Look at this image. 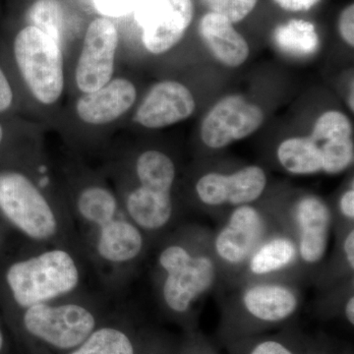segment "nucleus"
Masks as SVG:
<instances>
[{
	"mask_svg": "<svg viewBox=\"0 0 354 354\" xmlns=\"http://www.w3.org/2000/svg\"><path fill=\"white\" fill-rule=\"evenodd\" d=\"M135 169L140 186L171 193L176 169V165L167 153L158 150L145 151L137 158Z\"/></svg>",
	"mask_w": 354,
	"mask_h": 354,
	"instance_id": "aec40b11",
	"label": "nucleus"
},
{
	"mask_svg": "<svg viewBox=\"0 0 354 354\" xmlns=\"http://www.w3.org/2000/svg\"><path fill=\"white\" fill-rule=\"evenodd\" d=\"M344 250L346 261L351 270L354 269V230L348 232L344 242Z\"/></svg>",
	"mask_w": 354,
	"mask_h": 354,
	"instance_id": "72a5a7b5",
	"label": "nucleus"
},
{
	"mask_svg": "<svg viewBox=\"0 0 354 354\" xmlns=\"http://www.w3.org/2000/svg\"><path fill=\"white\" fill-rule=\"evenodd\" d=\"M274 44L281 53L290 57L304 58L315 55L320 39L315 27L304 20H291L274 30Z\"/></svg>",
	"mask_w": 354,
	"mask_h": 354,
	"instance_id": "6ab92c4d",
	"label": "nucleus"
},
{
	"mask_svg": "<svg viewBox=\"0 0 354 354\" xmlns=\"http://www.w3.org/2000/svg\"><path fill=\"white\" fill-rule=\"evenodd\" d=\"M76 208L83 221L99 228L116 218L118 203L108 188L91 185L79 193Z\"/></svg>",
	"mask_w": 354,
	"mask_h": 354,
	"instance_id": "412c9836",
	"label": "nucleus"
},
{
	"mask_svg": "<svg viewBox=\"0 0 354 354\" xmlns=\"http://www.w3.org/2000/svg\"><path fill=\"white\" fill-rule=\"evenodd\" d=\"M339 209L342 215L348 220L353 221L354 218V190L353 188L348 189L344 193L339 201Z\"/></svg>",
	"mask_w": 354,
	"mask_h": 354,
	"instance_id": "473e14b6",
	"label": "nucleus"
},
{
	"mask_svg": "<svg viewBox=\"0 0 354 354\" xmlns=\"http://www.w3.org/2000/svg\"><path fill=\"white\" fill-rule=\"evenodd\" d=\"M264 228V218L257 209L249 205L237 207L216 235V254L228 264H241L257 246Z\"/></svg>",
	"mask_w": 354,
	"mask_h": 354,
	"instance_id": "9b49d317",
	"label": "nucleus"
},
{
	"mask_svg": "<svg viewBox=\"0 0 354 354\" xmlns=\"http://www.w3.org/2000/svg\"><path fill=\"white\" fill-rule=\"evenodd\" d=\"M297 244L288 237L270 239L253 253L249 268L254 274H268L285 269L297 259Z\"/></svg>",
	"mask_w": 354,
	"mask_h": 354,
	"instance_id": "4be33fe9",
	"label": "nucleus"
},
{
	"mask_svg": "<svg viewBox=\"0 0 354 354\" xmlns=\"http://www.w3.org/2000/svg\"><path fill=\"white\" fill-rule=\"evenodd\" d=\"M118 41V29L108 18H97L88 25L75 69L76 86L82 94L113 79Z\"/></svg>",
	"mask_w": 354,
	"mask_h": 354,
	"instance_id": "0eeeda50",
	"label": "nucleus"
},
{
	"mask_svg": "<svg viewBox=\"0 0 354 354\" xmlns=\"http://www.w3.org/2000/svg\"><path fill=\"white\" fill-rule=\"evenodd\" d=\"M320 148L323 158L322 171L326 174H341L353 162L354 147L351 138L325 141Z\"/></svg>",
	"mask_w": 354,
	"mask_h": 354,
	"instance_id": "a878e982",
	"label": "nucleus"
},
{
	"mask_svg": "<svg viewBox=\"0 0 354 354\" xmlns=\"http://www.w3.org/2000/svg\"><path fill=\"white\" fill-rule=\"evenodd\" d=\"M354 6H348L339 17V29L342 38L348 46H354Z\"/></svg>",
	"mask_w": 354,
	"mask_h": 354,
	"instance_id": "c85d7f7f",
	"label": "nucleus"
},
{
	"mask_svg": "<svg viewBox=\"0 0 354 354\" xmlns=\"http://www.w3.org/2000/svg\"><path fill=\"white\" fill-rule=\"evenodd\" d=\"M212 12L220 14L232 23L241 22L251 13L257 0H203Z\"/></svg>",
	"mask_w": 354,
	"mask_h": 354,
	"instance_id": "bb28decb",
	"label": "nucleus"
},
{
	"mask_svg": "<svg viewBox=\"0 0 354 354\" xmlns=\"http://www.w3.org/2000/svg\"><path fill=\"white\" fill-rule=\"evenodd\" d=\"M143 0H94L95 8L106 16L127 15L135 11Z\"/></svg>",
	"mask_w": 354,
	"mask_h": 354,
	"instance_id": "cd10ccee",
	"label": "nucleus"
},
{
	"mask_svg": "<svg viewBox=\"0 0 354 354\" xmlns=\"http://www.w3.org/2000/svg\"><path fill=\"white\" fill-rule=\"evenodd\" d=\"M127 215L141 230H158L171 221L174 206L171 193L138 186L128 193L125 201Z\"/></svg>",
	"mask_w": 354,
	"mask_h": 354,
	"instance_id": "f3484780",
	"label": "nucleus"
},
{
	"mask_svg": "<svg viewBox=\"0 0 354 354\" xmlns=\"http://www.w3.org/2000/svg\"><path fill=\"white\" fill-rule=\"evenodd\" d=\"M196 108L189 88L177 81L165 80L150 88L134 120L148 129H160L187 120Z\"/></svg>",
	"mask_w": 354,
	"mask_h": 354,
	"instance_id": "9d476101",
	"label": "nucleus"
},
{
	"mask_svg": "<svg viewBox=\"0 0 354 354\" xmlns=\"http://www.w3.org/2000/svg\"><path fill=\"white\" fill-rule=\"evenodd\" d=\"M137 90L131 81L113 78L94 92L86 93L77 100V115L84 123L104 125L118 120L136 102Z\"/></svg>",
	"mask_w": 354,
	"mask_h": 354,
	"instance_id": "f8f14e48",
	"label": "nucleus"
},
{
	"mask_svg": "<svg viewBox=\"0 0 354 354\" xmlns=\"http://www.w3.org/2000/svg\"><path fill=\"white\" fill-rule=\"evenodd\" d=\"M23 326L32 337L62 351L80 346L97 327L94 313L78 304L35 305L23 310Z\"/></svg>",
	"mask_w": 354,
	"mask_h": 354,
	"instance_id": "39448f33",
	"label": "nucleus"
},
{
	"mask_svg": "<svg viewBox=\"0 0 354 354\" xmlns=\"http://www.w3.org/2000/svg\"><path fill=\"white\" fill-rule=\"evenodd\" d=\"M295 218L299 232L298 253L306 264H317L326 255L329 243V207L321 198L307 195L295 205Z\"/></svg>",
	"mask_w": 354,
	"mask_h": 354,
	"instance_id": "ddd939ff",
	"label": "nucleus"
},
{
	"mask_svg": "<svg viewBox=\"0 0 354 354\" xmlns=\"http://www.w3.org/2000/svg\"><path fill=\"white\" fill-rule=\"evenodd\" d=\"M4 140V129L3 127H2L1 123H0V147H1L2 143H3Z\"/></svg>",
	"mask_w": 354,
	"mask_h": 354,
	"instance_id": "e433bc0d",
	"label": "nucleus"
},
{
	"mask_svg": "<svg viewBox=\"0 0 354 354\" xmlns=\"http://www.w3.org/2000/svg\"><path fill=\"white\" fill-rule=\"evenodd\" d=\"M267 185L265 171L257 165H249L234 174L209 172L198 180L196 193L209 206H243L256 201Z\"/></svg>",
	"mask_w": 354,
	"mask_h": 354,
	"instance_id": "1a4fd4ad",
	"label": "nucleus"
},
{
	"mask_svg": "<svg viewBox=\"0 0 354 354\" xmlns=\"http://www.w3.org/2000/svg\"><path fill=\"white\" fill-rule=\"evenodd\" d=\"M0 215L32 241H50L59 228L43 191L27 174L14 169L0 171Z\"/></svg>",
	"mask_w": 354,
	"mask_h": 354,
	"instance_id": "7ed1b4c3",
	"label": "nucleus"
},
{
	"mask_svg": "<svg viewBox=\"0 0 354 354\" xmlns=\"http://www.w3.org/2000/svg\"><path fill=\"white\" fill-rule=\"evenodd\" d=\"M250 354H295L283 342L268 339L256 344Z\"/></svg>",
	"mask_w": 354,
	"mask_h": 354,
	"instance_id": "7c9ffc66",
	"label": "nucleus"
},
{
	"mask_svg": "<svg viewBox=\"0 0 354 354\" xmlns=\"http://www.w3.org/2000/svg\"><path fill=\"white\" fill-rule=\"evenodd\" d=\"M199 32L212 55L221 64L239 67L248 58L249 46L245 39L220 14L207 13L200 21Z\"/></svg>",
	"mask_w": 354,
	"mask_h": 354,
	"instance_id": "4468645a",
	"label": "nucleus"
},
{
	"mask_svg": "<svg viewBox=\"0 0 354 354\" xmlns=\"http://www.w3.org/2000/svg\"><path fill=\"white\" fill-rule=\"evenodd\" d=\"M158 263L165 272L162 297L171 311L183 314L213 286L216 266L205 255L193 256L183 246L169 245L160 254Z\"/></svg>",
	"mask_w": 354,
	"mask_h": 354,
	"instance_id": "20e7f679",
	"label": "nucleus"
},
{
	"mask_svg": "<svg viewBox=\"0 0 354 354\" xmlns=\"http://www.w3.org/2000/svg\"><path fill=\"white\" fill-rule=\"evenodd\" d=\"M69 354H135V348L123 330L102 327L95 329Z\"/></svg>",
	"mask_w": 354,
	"mask_h": 354,
	"instance_id": "5701e85b",
	"label": "nucleus"
},
{
	"mask_svg": "<svg viewBox=\"0 0 354 354\" xmlns=\"http://www.w3.org/2000/svg\"><path fill=\"white\" fill-rule=\"evenodd\" d=\"M14 93L8 78L0 67V113H6L12 106Z\"/></svg>",
	"mask_w": 354,
	"mask_h": 354,
	"instance_id": "c756f323",
	"label": "nucleus"
},
{
	"mask_svg": "<svg viewBox=\"0 0 354 354\" xmlns=\"http://www.w3.org/2000/svg\"><path fill=\"white\" fill-rule=\"evenodd\" d=\"M242 302L251 316L265 323L285 321L298 307L295 291L288 286L274 283L251 286L244 292Z\"/></svg>",
	"mask_w": 354,
	"mask_h": 354,
	"instance_id": "dca6fc26",
	"label": "nucleus"
},
{
	"mask_svg": "<svg viewBox=\"0 0 354 354\" xmlns=\"http://www.w3.org/2000/svg\"><path fill=\"white\" fill-rule=\"evenodd\" d=\"M346 320L351 326L354 325V297H351L348 298V302L346 304Z\"/></svg>",
	"mask_w": 354,
	"mask_h": 354,
	"instance_id": "f704fd0d",
	"label": "nucleus"
},
{
	"mask_svg": "<svg viewBox=\"0 0 354 354\" xmlns=\"http://www.w3.org/2000/svg\"><path fill=\"white\" fill-rule=\"evenodd\" d=\"M353 127L346 114L337 111H329L319 116L312 130L314 141L351 139Z\"/></svg>",
	"mask_w": 354,
	"mask_h": 354,
	"instance_id": "393cba45",
	"label": "nucleus"
},
{
	"mask_svg": "<svg viewBox=\"0 0 354 354\" xmlns=\"http://www.w3.org/2000/svg\"><path fill=\"white\" fill-rule=\"evenodd\" d=\"M277 153L281 167L290 174L308 176L322 171V152L311 137L286 139L279 144Z\"/></svg>",
	"mask_w": 354,
	"mask_h": 354,
	"instance_id": "a211bd4d",
	"label": "nucleus"
},
{
	"mask_svg": "<svg viewBox=\"0 0 354 354\" xmlns=\"http://www.w3.org/2000/svg\"><path fill=\"white\" fill-rule=\"evenodd\" d=\"M32 26L41 30L62 44L64 12L57 0H39L29 12Z\"/></svg>",
	"mask_w": 354,
	"mask_h": 354,
	"instance_id": "b1692460",
	"label": "nucleus"
},
{
	"mask_svg": "<svg viewBox=\"0 0 354 354\" xmlns=\"http://www.w3.org/2000/svg\"><path fill=\"white\" fill-rule=\"evenodd\" d=\"M193 15L192 0H143L135 19L146 50L156 55L171 50L183 38Z\"/></svg>",
	"mask_w": 354,
	"mask_h": 354,
	"instance_id": "423d86ee",
	"label": "nucleus"
},
{
	"mask_svg": "<svg viewBox=\"0 0 354 354\" xmlns=\"http://www.w3.org/2000/svg\"><path fill=\"white\" fill-rule=\"evenodd\" d=\"M80 279L75 258L60 248L16 261L4 274L11 299L23 310L70 295L78 288Z\"/></svg>",
	"mask_w": 354,
	"mask_h": 354,
	"instance_id": "f257e3e1",
	"label": "nucleus"
},
{
	"mask_svg": "<svg viewBox=\"0 0 354 354\" xmlns=\"http://www.w3.org/2000/svg\"><path fill=\"white\" fill-rule=\"evenodd\" d=\"M4 344H6V337H4L3 330H2L1 327H0V353L3 351Z\"/></svg>",
	"mask_w": 354,
	"mask_h": 354,
	"instance_id": "c9c22d12",
	"label": "nucleus"
},
{
	"mask_svg": "<svg viewBox=\"0 0 354 354\" xmlns=\"http://www.w3.org/2000/svg\"><path fill=\"white\" fill-rule=\"evenodd\" d=\"M144 247L141 230L131 221L115 218L97 228V255L111 264H124L136 259Z\"/></svg>",
	"mask_w": 354,
	"mask_h": 354,
	"instance_id": "2eb2a0df",
	"label": "nucleus"
},
{
	"mask_svg": "<svg viewBox=\"0 0 354 354\" xmlns=\"http://www.w3.org/2000/svg\"><path fill=\"white\" fill-rule=\"evenodd\" d=\"M263 122L264 113L259 106L239 95H227L203 120L201 139L209 148H225L252 135Z\"/></svg>",
	"mask_w": 354,
	"mask_h": 354,
	"instance_id": "6e6552de",
	"label": "nucleus"
},
{
	"mask_svg": "<svg viewBox=\"0 0 354 354\" xmlns=\"http://www.w3.org/2000/svg\"><path fill=\"white\" fill-rule=\"evenodd\" d=\"M281 8L290 11L309 10L320 0H274Z\"/></svg>",
	"mask_w": 354,
	"mask_h": 354,
	"instance_id": "2f4dec72",
	"label": "nucleus"
},
{
	"mask_svg": "<svg viewBox=\"0 0 354 354\" xmlns=\"http://www.w3.org/2000/svg\"><path fill=\"white\" fill-rule=\"evenodd\" d=\"M13 55L23 80L39 104L51 106L59 101L64 91L62 44L28 25L14 39Z\"/></svg>",
	"mask_w": 354,
	"mask_h": 354,
	"instance_id": "f03ea898",
	"label": "nucleus"
}]
</instances>
